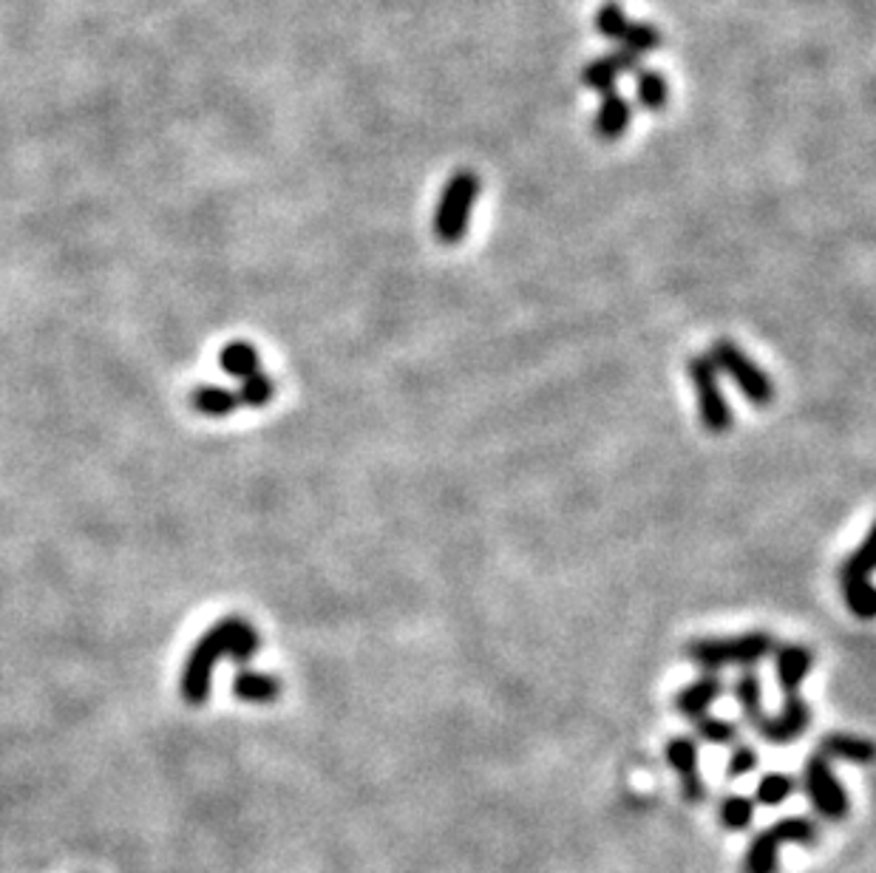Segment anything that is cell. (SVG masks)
<instances>
[{
  "mask_svg": "<svg viewBox=\"0 0 876 873\" xmlns=\"http://www.w3.org/2000/svg\"><path fill=\"white\" fill-rule=\"evenodd\" d=\"M262 647V636L255 630L253 624L242 616H227L222 621H216L199 641L193 644L191 655H187L185 669H182V698L191 706H202L211 695L213 686V669H216L218 658H233V664L244 667L253 661V655Z\"/></svg>",
  "mask_w": 876,
  "mask_h": 873,
  "instance_id": "obj_1",
  "label": "cell"
},
{
  "mask_svg": "<svg viewBox=\"0 0 876 873\" xmlns=\"http://www.w3.org/2000/svg\"><path fill=\"white\" fill-rule=\"evenodd\" d=\"M775 649V636L766 630L738 632L723 638H698L687 644V658L703 673H721V669H755Z\"/></svg>",
  "mask_w": 876,
  "mask_h": 873,
  "instance_id": "obj_2",
  "label": "cell"
},
{
  "mask_svg": "<svg viewBox=\"0 0 876 873\" xmlns=\"http://www.w3.org/2000/svg\"><path fill=\"white\" fill-rule=\"evenodd\" d=\"M479 176L474 170H457L442 187L440 199H437L435 218H431V230L440 244H460L471 227L474 207L479 199Z\"/></svg>",
  "mask_w": 876,
  "mask_h": 873,
  "instance_id": "obj_3",
  "label": "cell"
},
{
  "mask_svg": "<svg viewBox=\"0 0 876 873\" xmlns=\"http://www.w3.org/2000/svg\"><path fill=\"white\" fill-rule=\"evenodd\" d=\"M707 357L716 363L721 377H729V381L734 383V389L743 394L746 403L755 405V409H766V405L775 403L777 389L775 381H771V374L766 372L755 357L746 355L738 343L729 341V337H718V341L709 346Z\"/></svg>",
  "mask_w": 876,
  "mask_h": 873,
  "instance_id": "obj_4",
  "label": "cell"
},
{
  "mask_svg": "<svg viewBox=\"0 0 876 873\" xmlns=\"http://www.w3.org/2000/svg\"><path fill=\"white\" fill-rule=\"evenodd\" d=\"M687 374L690 383L695 389L698 400V420H701L703 431L709 434H727L734 425L732 403H729L727 392H723V377L718 374L716 363L709 361L707 355H692L687 361Z\"/></svg>",
  "mask_w": 876,
  "mask_h": 873,
  "instance_id": "obj_5",
  "label": "cell"
},
{
  "mask_svg": "<svg viewBox=\"0 0 876 873\" xmlns=\"http://www.w3.org/2000/svg\"><path fill=\"white\" fill-rule=\"evenodd\" d=\"M802 792H806L811 808L817 811V817H823L826 823H843L851 811L846 786L839 783L831 761H826L820 752L802 763Z\"/></svg>",
  "mask_w": 876,
  "mask_h": 873,
  "instance_id": "obj_6",
  "label": "cell"
},
{
  "mask_svg": "<svg viewBox=\"0 0 876 873\" xmlns=\"http://www.w3.org/2000/svg\"><path fill=\"white\" fill-rule=\"evenodd\" d=\"M876 565V550H874V530L863 539L857 550L848 553V559L839 568V590L846 607L859 618V621H870L876 616V590L870 585V573Z\"/></svg>",
  "mask_w": 876,
  "mask_h": 873,
  "instance_id": "obj_7",
  "label": "cell"
},
{
  "mask_svg": "<svg viewBox=\"0 0 876 873\" xmlns=\"http://www.w3.org/2000/svg\"><path fill=\"white\" fill-rule=\"evenodd\" d=\"M808 726H811V706H808V700L800 698V695H789L783 700V709L777 712V715H763L752 729L771 746H789V743H797L806 735Z\"/></svg>",
  "mask_w": 876,
  "mask_h": 873,
  "instance_id": "obj_8",
  "label": "cell"
},
{
  "mask_svg": "<svg viewBox=\"0 0 876 873\" xmlns=\"http://www.w3.org/2000/svg\"><path fill=\"white\" fill-rule=\"evenodd\" d=\"M666 766L681 779V794L690 805H701L707 800V783L701 777V752L692 737L681 735L666 740Z\"/></svg>",
  "mask_w": 876,
  "mask_h": 873,
  "instance_id": "obj_9",
  "label": "cell"
},
{
  "mask_svg": "<svg viewBox=\"0 0 876 873\" xmlns=\"http://www.w3.org/2000/svg\"><path fill=\"white\" fill-rule=\"evenodd\" d=\"M727 695V680L721 678V673H703L695 680H690L687 686H681L672 698V706L681 717L687 720H698V717L709 715V709Z\"/></svg>",
  "mask_w": 876,
  "mask_h": 873,
  "instance_id": "obj_10",
  "label": "cell"
},
{
  "mask_svg": "<svg viewBox=\"0 0 876 873\" xmlns=\"http://www.w3.org/2000/svg\"><path fill=\"white\" fill-rule=\"evenodd\" d=\"M771 655H775V678L783 698L800 695V686L815 669V653L806 644H780L771 649Z\"/></svg>",
  "mask_w": 876,
  "mask_h": 873,
  "instance_id": "obj_11",
  "label": "cell"
},
{
  "mask_svg": "<svg viewBox=\"0 0 876 873\" xmlns=\"http://www.w3.org/2000/svg\"><path fill=\"white\" fill-rule=\"evenodd\" d=\"M635 69H639V57H635L633 51H627L619 46V49L610 51V55L596 57L593 62H587L582 71V82L591 88V91L604 94V91H613L619 77L627 75V71H635Z\"/></svg>",
  "mask_w": 876,
  "mask_h": 873,
  "instance_id": "obj_12",
  "label": "cell"
},
{
  "mask_svg": "<svg viewBox=\"0 0 876 873\" xmlns=\"http://www.w3.org/2000/svg\"><path fill=\"white\" fill-rule=\"evenodd\" d=\"M630 119H633V106H630L624 94H619L613 88V91L602 94L596 119H593V131H596V137L604 139V143H615V139L627 134Z\"/></svg>",
  "mask_w": 876,
  "mask_h": 873,
  "instance_id": "obj_13",
  "label": "cell"
},
{
  "mask_svg": "<svg viewBox=\"0 0 876 873\" xmlns=\"http://www.w3.org/2000/svg\"><path fill=\"white\" fill-rule=\"evenodd\" d=\"M817 752L826 761L851 763V766H868L874 761V743L863 735H851V732H828L820 737Z\"/></svg>",
  "mask_w": 876,
  "mask_h": 873,
  "instance_id": "obj_14",
  "label": "cell"
},
{
  "mask_svg": "<svg viewBox=\"0 0 876 873\" xmlns=\"http://www.w3.org/2000/svg\"><path fill=\"white\" fill-rule=\"evenodd\" d=\"M233 695L244 704H273L281 698V680L270 673L242 667V673L233 678Z\"/></svg>",
  "mask_w": 876,
  "mask_h": 873,
  "instance_id": "obj_15",
  "label": "cell"
},
{
  "mask_svg": "<svg viewBox=\"0 0 876 873\" xmlns=\"http://www.w3.org/2000/svg\"><path fill=\"white\" fill-rule=\"evenodd\" d=\"M732 698L749 726H755L760 717L766 715L763 712V680H760V675L755 673V669H740V675L734 678V684H732Z\"/></svg>",
  "mask_w": 876,
  "mask_h": 873,
  "instance_id": "obj_16",
  "label": "cell"
},
{
  "mask_svg": "<svg viewBox=\"0 0 876 873\" xmlns=\"http://www.w3.org/2000/svg\"><path fill=\"white\" fill-rule=\"evenodd\" d=\"M218 366H222L224 374L244 381L250 374L262 372V357H259V352H255L250 341H231L224 343L222 352H218Z\"/></svg>",
  "mask_w": 876,
  "mask_h": 873,
  "instance_id": "obj_17",
  "label": "cell"
},
{
  "mask_svg": "<svg viewBox=\"0 0 876 873\" xmlns=\"http://www.w3.org/2000/svg\"><path fill=\"white\" fill-rule=\"evenodd\" d=\"M769 831L777 836L780 845H800V849H817L823 836L820 825L811 817H802V814L777 820V823L769 825Z\"/></svg>",
  "mask_w": 876,
  "mask_h": 873,
  "instance_id": "obj_18",
  "label": "cell"
},
{
  "mask_svg": "<svg viewBox=\"0 0 876 873\" xmlns=\"http://www.w3.org/2000/svg\"><path fill=\"white\" fill-rule=\"evenodd\" d=\"M780 871V842L769 828L752 836L743 856V873H777Z\"/></svg>",
  "mask_w": 876,
  "mask_h": 873,
  "instance_id": "obj_19",
  "label": "cell"
},
{
  "mask_svg": "<svg viewBox=\"0 0 876 873\" xmlns=\"http://www.w3.org/2000/svg\"><path fill=\"white\" fill-rule=\"evenodd\" d=\"M191 405L199 414H205V418L222 420V418H231V414L236 412L239 400H236V392H231V389L205 383V386H196L191 392Z\"/></svg>",
  "mask_w": 876,
  "mask_h": 873,
  "instance_id": "obj_20",
  "label": "cell"
},
{
  "mask_svg": "<svg viewBox=\"0 0 876 873\" xmlns=\"http://www.w3.org/2000/svg\"><path fill=\"white\" fill-rule=\"evenodd\" d=\"M795 788L797 783L789 772H766L755 786L752 800L755 805H763V808H777L795 794Z\"/></svg>",
  "mask_w": 876,
  "mask_h": 873,
  "instance_id": "obj_21",
  "label": "cell"
},
{
  "mask_svg": "<svg viewBox=\"0 0 876 873\" xmlns=\"http://www.w3.org/2000/svg\"><path fill=\"white\" fill-rule=\"evenodd\" d=\"M670 88L655 69H635V100L646 111H661L666 106Z\"/></svg>",
  "mask_w": 876,
  "mask_h": 873,
  "instance_id": "obj_22",
  "label": "cell"
},
{
  "mask_svg": "<svg viewBox=\"0 0 876 873\" xmlns=\"http://www.w3.org/2000/svg\"><path fill=\"white\" fill-rule=\"evenodd\" d=\"M718 817L727 831H734V834L749 831L755 823V800L746 794H727L718 805Z\"/></svg>",
  "mask_w": 876,
  "mask_h": 873,
  "instance_id": "obj_23",
  "label": "cell"
},
{
  "mask_svg": "<svg viewBox=\"0 0 876 873\" xmlns=\"http://www.w3.org/2000/svg\"><path fill=\"white\" fill-rule=\"evenodd\" d=\"M692 732H695L692 740H703L709 743V746H732V743H738L740 737L738 724H732V720H727V717H712V715H703L698 717V720H692Z\"/></svg>",
  "mask_w": 876,
  "mask_h": 873,
  "instance_id": "obj_24",
  "label": "cell"
},
{
  "mask_svg": "<svg viewBox=\"0 0 876 873\" xmlns=\"http://www.w3.org/2000/svg\"><path fill=\"white\" fill-rule=\"evenodd\" d=\"M242 386H239L236 392V400L239 405H247V409H264V405L273 403L275 398V381L270 377L267 372H255L250 374V377H244V381H239Z\"/></svg>",
  "mask_w": 876,
  "mask_h": 873,
  "instance_id": "obj_25",
  "label": "cell"
},
{
  "mask_svg": "<svg viewBox=\"0 0 876 873\" xmlns=\"http://www.w3.org/2000/svg\"><path fill=\"white\" fill-rule=\"evenodd\" d=\"M619 43H622V49L633 51L635 57L653 55L661 46V31L655 29L653 23H633V20H630Z\"/></svg>",
  "mask_w": 876,
  "mask_h": 873,
  "instance_id": "obj_26",
  "label": "cell"
},
{
  "mask_svg": "<svg viewBox=\"0 0 876 873\" xmlns=\"http://www.w3.org/2000/svg\"><path fill=\"white\" fill-rule=\"evenodd\" d=\"M627 23H630V18L624 14V9L619 7V3H613V0H610V3H604V7L596 12V31L602 35V38L615 40V43L622 40Z\"/></svg>",
  "mask_w": 876,
  "mask_h": 873,
  "instance_id": "obj_27",
  "label": "cell"
},
{
  "mask_svg": "<svg viewBox=\"0 0 876 873\" xmlns=\"http://www.w3.org/2000/svg\"><path fill=\"white\" fill-rule=\"evenodd\" d=\"M758 768V748L749 743H732V755L727 761V777L740 779Z\"/></svg>",
  "mask_w": 876,
  "mask_h": 873,
  "instance_id": "obj_28",
  "label": "cell"
}]
</instances>
